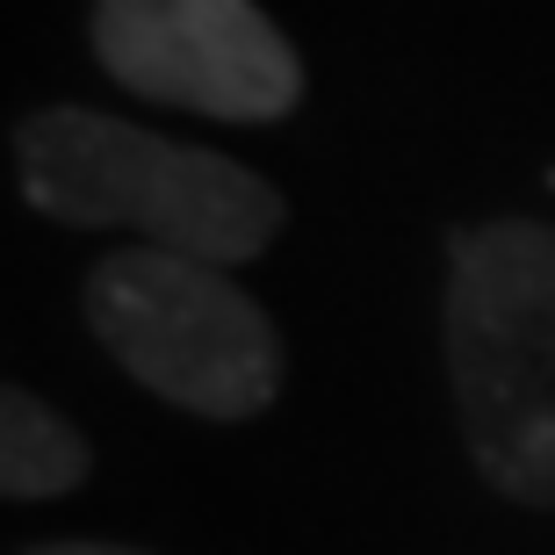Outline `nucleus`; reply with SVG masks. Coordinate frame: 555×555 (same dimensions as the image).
Wrapping results in <instances>:
<instances>
[{"instance_id": "nucleus-1", "label": "nucleus", "mask_w": 555, "mask_h": 555, "mask_svg": "<svg viewBox=\"0 0 555 555\" xmlns=\"http://www.w3.org/2000/svg\"><path fill=\"white\" fill-rule=\"evenodd\" d=\"M22 203L73 231H138V246L238 268L282 231V188L253 166L173 144L102 108H37L15 130Z\"/></svg>"}, {"instance_id": "nucleus-2", "label": "nucleus", "mask_w": 555, "mask_h": 555, "mask_svg": "<svg viewBox=\"0 0 555 555\" xmlns=\"http://www.w3.org/2000/svg\"><path fill=\"white\" fill-rule=\"evenodd\" d=\"M440 318L476 476L498 498L555 505V224L454 231Z\"/></svg>"}, {"instance_id": "nucleus-3", "label": "nucleus", "mask_w": 555, "mask_h": 555, "mask_svg": "<svg viewBox=\"0 0 555 555\" xmlns=\"http://www.w3.org/2000/svg\"><path fill=\"white\" fill-rule=\"evenodd\" d=\"M80 310L130 383L195 418H260L282 390L274 318L195 253H108L87 268Z\"/></svg>"}, {"instance_id": "nucleus-4", "label": "nucleus", "mask_w": 555, "mask_h": 555, "mask_svg": "<svg viewBox=\"0 0 555 555\" xmlns=\"http://www.w3.org/2000/svg\"><path fill=\"white\" fill-rule=\"evenodd\" d=\"M94 59L116 87L217 124H282L304 59L253 0H94Z\"/></svg>"}, {"instance_id": "nucleus-5", "label": "nucleus", "mask_w": 555, "mask_h": 555, "mask_svg": "<svg viewBox=\"0 0 555 555\" xmlns=\"http://www.w3.org/2000/svg\"><path fill=\"white\" fill-rule=\"evenodd\" d=\"M87 440L65 412H51L43 397L15 390L0 397V491L15 505H43V498H65L87 483Z\"/></svg>"}, {"instance_id": "nucleus-6", "label": "nucleus", "mask_w": 555, "mask_h": 555, "mask_svg": "<svg viewBox=\"0 0 555 555\" xmlns=\"http://www.w3.org/2000/svg\"><path fill=\"white\" fill-rule=\"evenodd\" d=\"M22 555H144V548H116V541H37Z\"/></svg>"}]
</instances>
